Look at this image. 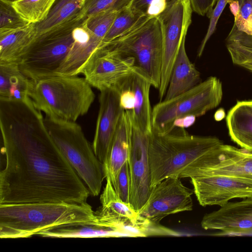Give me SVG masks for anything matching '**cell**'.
<instances>
[{
    "mask_svg": "<svg viewBox=\"0 0 252 252\" xmlns=\"http://www.w3.org/2000/svg\"><path fill=\"white\" fill-rule=\"evenodd\" d=\"M87 0H56L46 19L35 24L37 35L82 13Z\"/></svg>",
    "mask_w": 252,
    "mask_h": 252,
    "instance_id": "cell-26",
    "label": "cell"
},
{
    "mask_svg": "<svg viewBox=\"0 0 252 252\" xmlns=\"http://www.w3.org/2000/svg\"><path fill=\"white\" fill-rule=\"evenodd\" d=\"M134 60L115 52L101 44L82 67V74L90 85L99 91L115 88L133 71Z\"/></svg>",
    "mask_w": 252,
    "mask_h": 252,
    "instance_id": "cell-11",
    "label": "cell"
},
{
    "mask_svg": "<svg viewBox=\"0 0 252 252\" xmlns=\"http://www.w3.org/2000/svg\"><path fill=\"white\" fill-rule=\"evenodd\" d=\"M192 10L201 16L210 17L217 0H189Z\"/></svg>",
    "mask_w": 252,
    "mask_h": 252,
    "instance_id": "cell-36",
    "label": "cell"
},
{
    "mask_svg": "<svg viewBox=\"0 0 252 252\" xmlns=\"http://www.w3.org/2000/svg\"><path fill=\"white\" fill-rule=\"evenodd\" d=\"M228 3L234 24L240 30L252 15V0H230Z\"/></svg>",
    "mask_w": 252,
    "mask_h": 252,
    "instance_id": "cell-34",
    "label": "cell"
},
{
    "mask_svg": "<svg viewBox=\"0 0 252 252\" xmlns=\"http://www.w3.org/2000/svg\"><path fill=\"white\" fill-rule=\"evenodd\" d=\"M169 0H131L128 6L135 12L150 18L157 17Z\"/></svg>",
    "mask_w": 252,
    "mask_h": 252,
    "instance_id": "cell-32",
    "label": "cell"
},
{
    "mask_svg": "<svg viewBox=\"0 0 252 252\" xmlns=\"http://www.w3.org/2000/svg\"><path fill=\"white\" fill-rule=\"evenodd\" d=\"M193 192L185 186L181 178L169 177L163 179L152 188L149 196L138 212L141 222L158 224L166 216L191 211Z\"/></svg>",
    "mask_w": 252,
    "mask_h": 252,
    "instance_id": "cell-10",
    "label": "cell"
},
{
    "mask_svg": "<svg viewBox=\"0 0 252 252\" xmlns=\"http://www.w3.org/2000/svg\"><path fill=\"white\" fill-rule=\"evenodd\" d=\"M33 81L29 97L48 117L75 122L87 113L95 98L84 77L58 75Z\"/></svg>",
    "mask_w": 252,
    "mask_h": 252,
    "instance_id": "cell-4",
    "label": "cell"
},
{
    "mask_svg": "<svg viewBox=\"0 0 252 252\" xmlns=\"http://www.w3.org/2000/svg\"><path fill=\"white\" fill-rule=\"evenodd\" d=\"M213 175L252 179V153L220 145L205 156L197 177Z\"/></svg>",
    "mask_w": 252,
    "mask_h": 252,
    "instance_id": "cell-17",
    "label": "cell"
},
{
    "mask_svg": "<svg viewBox=\"0 0 252 252\" xmlns=\"http://www.w3.org/2000/svg\"><path fill=\"white\" fill-rule=\"evenodd\" d=\"M192 9L189 0H169L158 16L161 26L163 53L158 88L160 101L164 97L172 69L183 39L191 23Z\"/></svg>",
    "mask_w": 252,
    "mask_h": 252,
    "instance_id": "cell-9",
    "label": "cell"
},
{
    "mask_svg": "<svg viewBox=\"0 0 252 252\" xmlns=\"http://www.w3.org/2000/svg\"><path fill=\"white\" fill-rule=\"evenodd\" d=\"M37 36L35 24L0 32V62H16L21 58Z\"/></svg>",
    "mask_w": 252,
    "mask_h": 252,
    "instance_id": "cell-24",
    "label": "cell"
},
{
    "mask_svg": "<svg viewBox=\"0 0 252 252\" xmlns=\"http://www.w3.org/2000/svg\"><path fill=\"white\" fill-rule=\"evenodd\" d=\"M222 98L221 81L210 77L187 92L168 100L160 101L152 108V131L165 134L173 129L178 118L204 115L217 107Z\"/></svg>",
    "mask_w": 252,
    "mask_h": 252,
    "instance_id": "cell-8",
    "label": "cell"
},
{
    "mask_svg": "<svg viewBox=\"0 0 252 252\" xmlns=\"http://www.w3.org/2000/svg\"><path fill=\"white\" fill-rule=\"evenodd\" d=\"M126 81L135 97L133 109L131 111H127L131 121L143 132L151 134L153 130L152 109L150 101V90L152 86L151 81L142 70L135 66L126 78Z\"/></svg>",
    "mask_w": 252,
    "mask_h": 252,
    "instance_id": "cell-18",
    "label": "cell"
},
{
    "mask_svg": "<svg viewBox=\"0 0 252 252\" xmlns=\"http://www.w3.org/2000/svg\"><path fill=\"white\" fill-rule=\"evenodd\" d=\"M7 0V1H14V0Z\"/></svg>",
    "mask_w": 252,
    "mask_h": 252,
    "instance_id": "cell-39",
    "label": "cell"
},
{
    "mask_svg": "<svg viewBox=\"0 0 252 252\" xmlns=\"http://www.w3.org/2000/svg\"><path fill=\"white\" fill-rule=\"evenodd\" d=\"M185 37L175 60L163 100L173 98L199 84V72L189 60L185 48Z\"/></svg>",
    "mask_w": 252,
    "mask_h": 252,
    "instance_id": "cell-21",
    "label": "cell"
},
{
    "mask_svg": "<svg viewBox=\"0 0 252 252\" xmlns=\"http://www.w3.org/2000/svg\"><path fill=\"white\" fill-rule=\"evenodd\" d=\"M131 0H87L82 13L89 17L96 13L107 11H119L128 6Z\"/></svg>",
    "mask_w": 252,
    "mask_h": 252,
    "instance_id": "cell-31",
    "label": "cell"
},
{
    "mask_svg": "<svg viewBox=\"0 0 252 252\" xmlns=\"http://www.w3.org/2000/svg\"><path fill=\"white\" fill-rule=\"evenodd\" d=\"M33 81L21 71L18 63L0 62V98L27 99Z\"/></svg>",
    "mask_w": 252,
    "mask_h": 252,
    "instance_id": "cell-23",
    "label": "cell"
},
{
    "mask_svg": "<svg viewBox=\"0 0 252 252\" xmlns=\"http://www.w3.org/2000/svg\"><path fill=\"white\" fill-rule=\"evenodd\" d=\"M101 44L122 56L133 58L135 66L149 76L153 87L158 89L163 41L157 17L146 19L118 37Z\"/></svg>",
    "mask_w": 252,
    "mask_h": 252,
    "instance_id": "cell-7",
    "label": "cell"
},
{
    "mask_svg": "<svg viewBox=\"0 0 252 252\" xmlns=\"http://www.w3.org/2000/svg\"><path fill=\"white\" fill-rule=\"evenodd\" d=\"M98 221L87 202L0 204V237H32L41 231L71 223Z\"/></svg>",
    "mask_w": 252,
    "mask_h": 252,
    "instance_id": "cell-3",
    "label": "cell"
},
{
    "mask_svg": "<svg viewBox=\"0 0 252 252\" xmlns=\"http://www.w3.org/2000/svg\"><path fill=\"white\" fill-rule=\"evenodd\" d=\"M225 113L223 109L218 110L215 114V119L216 121H220L224 118Z\"/></svg>",
    "mask_w": 252,
    "mask_h": 252,
    "instance_id": "cell-38",
    "label": "cell"
},
{
    "mask_svg": "<svg viewBox=\"0 0 252 252\" xmlns=\"http://www.w3.org/2000/svg\"><path fill=\"white\" fill-rule=\"evenodd\" d=\"M201 227L205 230H219L220 235L252 234V196L239 202H228L203 217Z\"/></svg>",
    "mask_w": 252,
    "mask_h": 252,
    "instance_id": "cell-16",
    "label": "cell"
},
{
    "mask_svg": "<svg viewBox=\"0 0 252 252\" xmlns=\"http://www.w3.org/2000/svg\"><path fill=\"white\" fill-rule=\"evenodd\" d=\"M87 17L82 13L37 35L19 62L24 74L33 80L57 75Z\"/></svg>",
    "mask_w": 252,
    "mask_h": 252,
    "instance_id": "cell-5",
    "label": "cell"
},
{
    "mask_svg": "<svg viewBox=\"0 0 252 252\" xmlns=\"http://www.w3.org/2000/svg\"><path fill=\"white\" fill-rule=\"evenodd\" d=\"M56 0H16L12 5L29 24H38L48 16Z\"/></svg>",
    "mask_w": 252,
    "mask_h": 252,
    "instance_id": "cell-27",
    "label": "cell"
},
{
    "mask_svg": "<svg viewBox=\"0 0 252 252\" xmlns=\"http://www.w3.org/2000/svg\"><path fill=\"white\" fill-rule=\"evenodd\" d=\"M99 92V110L92 147L104 167L124 110L120 105L119 93L116 90L108 89Z\"/></svg>",
    "mask_w": 252,
    "mask_h": 252,
    "instance_id": "cell-15",
    "label": "cell"
},
{
    "mask_svg": "<svg viewBox=\"0 0 252 252\" xmlns=\"http://www.w3.org/2000/svg\"><path fill=\"white\" fill-rule=\"evenodd\" d=\"M131 123L128 158L131 178L130 204L138 213L146 202L152 189L149 155L150 134L143 132L131 121Z\"/></svg>",
    "mask_w": 252,
    "mask_h": 252,
    "instance_id": "cell-12",
    "label": "cell"
},
{
    "mask_svg": "<svg viewBox=\"0 0 252 252\" xmlns=\"http://www.w3.org/2000/svg\"><path fill=\"white\" fill-rule=\"evenodd\" d=\"M229 0H217L216 5L212 11L209 17L210 22L207 32L198 50L197 56L198 57H200L202 55L207 42L214 33L219 19Z\"/></svg>",
    "mask_w": 252,
    "mask_h": 252,
    "instance_id": "cell-35",
    "label": "cell"
},
{
    "mask_svg": "<svg viewBox=\"0 0 252 252\" xmlns=\"http://www.w3.org/2000/svg\"><path fill=\"white\" fill-rule=\"evenodd\" d=\"M44 122L53 140L85 183L90 194L97 196L105 178L103 166L81 126L75 122L46 116Z\"/></svg>",
    "mask_w": 252,
    "mask_h": 252,
    "instance_id": "cell-6",
    "label": "cell"
},
{
    "mask_svg": "<svg viewBox=\"0 0 252 252\" xmlns=\"http://www.w3.org/2000/svg\"><path fill=\"white\" fill-rule=\"evenodd\" d=\"M226 121L232 140L252 153V100L238 101L229 111Z\"/></svg>",
    "mask_w": 252,
    "mask_h": 252,
    "instance_id": "cell-22",
    "label": "cell"
},
{
    "mask_svg": "<svg viewBox=\"0 0 252 252\" xmlns=\"http://www.w3.org/2000/svg\"><path fill=\"white\" fill-rule=\"evenodd\" d=\"M5 156L0 204L87 202L90 194L50 135L41 112L29 97L0 98Z\"/></svg>",
    "mask_w": 252,
    "mask_h": 252,
    "instance_id": "cell-1",
    "label": "cell"
},
{
    "mask_svg": "<svg viewBox=\"0 0 252 252\" xmlns=\"http://www.w3.org/2000/svg\"><path fill=\"white\" fill-rule=\"evenodd\" d=\"M196 117L194 116H186L177 119L173 124V128H188L191 126L195 122Z\"/></svg>",
    "mask_w": 252,
    "mask_h": 252,
    "instance_id": "cell-37",
    "label": "cell"
},
{
    "mask_svg": "<svg viewBox=\"0 0 252 252\" xmlns=\"http://www.w3.org/2000/svg\"><path fill=\"white\" fill-rule=\"evenodd\" d=\"M148 18H151L135 12L128 6L122 9L118 12L102 43L109 42L118 37Z\"/></svg>",
    "mask_w": 252,
    "mask_h": 252,
    "instance_id": "cell-28",
    "label": "cell"
},
{
    "mask_svg": "<svg viewBox=\"0 0 252 252\" xmlns=\"http://www.w3.org/2000/svg\"><path fill=\"white\" fill-rule=\"evenodd\" d=\"M100 196L101 206L94 212L97 220L102 223L123 229L129 237L149 235V225L140 222L138 213L130 203L123 202L116 192L109 178Z\"/></svg>",
    "mask_w": 252,
    "mask_h": 252,
    "instance_id": "cell-14",
    "label": "cell"
},
{
    "mask_svg": "<svg viewBox=\"0 0 252 252\" xmlns=\"http://www.w3.org/2000/svg\"><path fill=\"white\" fill-rule=\"evenodd\" d=\"M193 192L202 206H223L233 198L252 196V179L225 175L191 178Z\"/></svg>",
    "mask_w": 252,
    "mask_h": 252,
    "instance_id": "cell-13",
    "label": "cell"
},
{
    "mask_svg": "<svg viewBox=\"0 0 252 252\" xmlns=\"http://www.w3.org/2000/svg\"><path fill=\"white\" fill-rule=\"evenodd\" d=\"M29 24L16 11L11 1L0 0V32L22 28Z\"/></svg>",
    "mask_w": 252,
    "mask_h": 252,
    "instance_id": "cell-29",
    "label": "cell"
},
{
    "mask_svg": "<svg viewBox=\"0 0 252 252\" xmlns=\"http://www.w3.org/2000/svg\"><path fill=\"white\" fill-rule=\"evenodd\" d=\"M36 235L59 238L129 237L123 229L99 221L62 224L41 231Z\"/></svg>",
    "mask_w": 252,
    "mask_h": 252,
    "instance_id": "cell-19",
    "label": "cell"
},
{
    "mask_svg": "<svg viewBox=\"0 0 252 252\" xmlns=\"http://www.w3.org/2000/svg\"><path fill=\"white\" fill-rule=\"evenodd\" d=\"M225 43L232 63L252 72V35L234 24Z\"/></svg>",
    "mask_w": 252,
    "mask_h": 252,
    "instance_id": "cell-25",
    "label": "cell"
},
{
    "mask_svg": "<svg viewBox=\"0 0 252 252\" xmlns=\"http://www.w3.org/2000/svg\"><path fill=\"white\" fill-rule=\"evenodd\" d=\"M119 11H107L96 13L87 17V28L102 41L110 29Z\"/></svg>",
    "mask_w": 252,
    "mask_h": 252,
    "instance_id": "cell-30",
    "label": "cell"
},
{
    "mask_svg": "<svg viewBox=\"0 0 252 252\" xmlns=\"http://www.w3.org/2000/svg\"><path fill=\"white\" fill-rule=\"evenodd\" d=\"M131 126L129 114L124 110L111 145L106 165L103 167L105 178H109L112 185L120 169L128 160Z\"/></svg>",
    "mask_w": 252,
    "mask_h": 252,
    "instance_id": "cell-20",
    "label": "cell"
},
{
    "mask_svg": "<svg viewBox=\"0 0 252 252\" xmlns=\"http://www.w3.org/2000/svg\"><path fill=\"white\" fill-rule=\"evenodd\" d=\"M221 144L217 137L190 135L185 128L174 127L163 134L152 131L149 144L152 188L167 178L197 177L205 156Z\"/></svg>",
    "mask_w": 252,
    "mask_h": 252,
    "instance_id": "cell-2",
    "label": "cell"
},
{
    "mask_svg": "<svg viewBox=\"0 0 252 252\" xmlns=\"http://www.w3.org/2000/svg\"><path fill=\"white\" fill-rule=\"evenodd\" d=\"M112 185L121 199L125 203H130L131 178L128 160L120 169Z\"/></svg>",
    "mask_w": 252,
    "mask_h": 252,
    "instance_id": "cell-33",
    "label": "cell"
}]
</instances>
